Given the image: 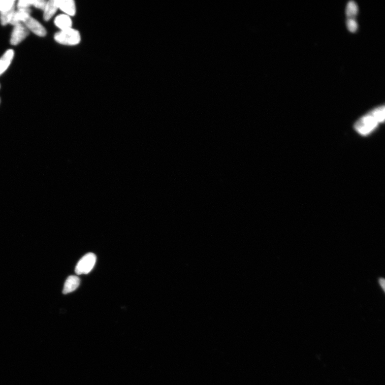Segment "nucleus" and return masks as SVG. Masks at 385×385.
<instances>
[{
  "label": "nucleus",
  "instance_id": "f257e3e1",
  "mask_svg": "<svg viewBox=\"0 0 385 385\" xmlns=\"http://www.w3.org/2000/svg\"><path fill=\"white\" fill-rule=\"evenodd\" d=\"M382 122L372 110L355 123L354 128L360 135L366 136L374 132Z\"/></svg>",
  "mask_w": 385,
  "mask_h": 385
},
{
  "label": "nucleus",
  "instance_id": "f03ea898",
  "mask_svg": "<svg viewBox=\"0 0 385 385\" xmlns=\"http://www.w3.org/2000/svg\"><path fill=\"white\" fill-rule=\"evenodd\" d=\"M54 39L61 45L76 46L81 41V36L78 30L72 28L60 31L55 34Z\"/></svg>",
  "mask_w": 385,
  "mask_h": 385
},
{
  "label": "nucleus",
  "instance_id": "7ed1b4c3",
  "mask_svg": "<svg viewBox=\"0 0 385 385\" xmlns=\"http://www.w3.org/2000/svg\"><path fill=\"white\" fill-rule=\"evenodd\" d=\"M96 261L95 254L89 253L85 255L77 264L75 272L77 275L88 274L94 268Z\"/></svg>",
  "mask_w": 385,
  "mask_h": 385
},
{
  "label": "nucleus",
  "instance_id": "20e7f679",
  "mask_svg": "<svg viewBox=\"0 0 385 385\" xmlns=\"http://www.w3.org/2000/svg\"><path fill=\"white\" fill-rule=\"evenodd\" d=\"M30 31L24 23H19L14 26L11 35L10 43L12 45H17L29 35Z\"/></svg>",
  "mask_w": 385,
  "mask_h": 385
},
{
  "label": "nucleus",
  "instance_id": "39448f33",
  "mask_svg": "<svg viewBox=\"0 0 385 385\" xmlns=\"http://www.w3.org/2000/svg\"><path fill=\"white\" fill-rule=\"evenodd\" d=\"M29 31H32L35 34L41 37L45 36L47 34L46 30L42 25L33 17L30 16L24 23Z\"/></svg>",
  "mask_w": 385,
  "mask_h": 385
},
{
  "label": "nucleus",
  "instance_id": "423d86ee",
  "mask_svg": "<svg viewBox=\"0 0 385 385\" xmlns=\"http://www.w3.org/2000/svg\"><path fill=\"white\" fill-rule=\"evenodd\" d=\"M58 9L64 12L65 15L73 16L76 13L75 2L73 0H55Z\"/></svg>",
  "mask_w": 385,
  "mask_h": 385
},
{
  "label": "nucleus",
  "instance_id": "0eeeda50",
  "mask_svg": "<svg viewBox=\"0 0 385 385\" xmlns=\"http://www.w3.org/2000/svg\"><path fill=\"white\" fill-rule=\"evenodd\" d=\"M31 10L30 8H20L15 10L10 24L15 26L19 23H24L29 18Z\"/></svg>",
  "mask_w": 385,
  "mask_h": 385
},
{
  "label": "nucleus",
  "instance_id": "6e6552de",
  "mask_svg": "<svg viewBox=\"0 0 385 385\" xmlns=\"http://www.w3.org/2000/svg\"><path fill=\"white\" fill-rule=\"evenodd\" d=\"M14 57V51L9 49L0 58V76L8 69Z\"/></svg>",
  "mask_w": 385,
  "mask_h": 385
},
{
  "label": "nucleus",
  "instance_id": "1a4fd4ad",
  "mask_svg": "<svg viewBox=\"0 0 385 385\" xmlns=\"http://www.w3.org/2000/svg\"><path fill=\"white\" fill-rule=\"evenodd\" d=\"M80 283V279L77 276H71L68 277L64 286L63 293L66 294L72 292L79 287Z\"/></svg>",
  "mask_w": 385,
  "mask_h": 385
},
{
  "label": "nucleus",
  "instance_id": "9d476101",
  "mask_svg": "<svg viewBox=\"0 0 385 385\" xmlns=\"http://www.w3.org/2000/svg\"><path fill=\"white\" fill-rule=\"evenodd\" d=\"M55 26L61 31L72 28V21L70 16L65 14H61L55 18Z\"/></svg>",
  "mask_w": 385,
  "mask_h": 385
},
{
  "label": "nucleus",
  "instance_id": "9b49d317",
  "mask_svg": "<svg viewBox=\"0 0 385 385\" xmlns=\"http://www.w3.org/2000/svg\"><path fill=\"white\" fill-rule=\"evenodd\" d=\"M58 9L55 0H50V1H47L45 8L43 10V11H44L43 18H44V20L46 21L50 20Z\"/></svg>",
  "mask_w": 385,
  "mask_h": 385
},
{
  "label": "nucleus",
  "instance_id": "f8f14e48",
  "mask_svg": "<svg viewBox=\"0 0 385 385\" xmlns=\"http://www.w3.org/2000/svg\"><path fill=\"white\" fill-rule=\"evenodd\" d=\"M358 12V6L355 2L351 1L348 3L346 8V15L349 18H354Z\"/></svg>",
  "mask_w": 385,
  "mask_h": 385
},
{
  "label": "nucleus",
  "instance_id": "ddd939ff",
  "mask_svg": "<svg viewBox=\"0 0 385 385\" xmlns=\"http://www.w3.org/2000/svg\"><path fill=\"white\" fill-rule=\"evenodd\" d=\"M15 10L14 7L8 11L0 12V21H1L2 26H5L6 25L10 24L12 16Z\"/></svg>",
  "mask_w": 385,
  "mask_h": 385
},
{
  "label": "nucleus",
  "instance_id": "4468645a",
  "mask_svg": "<svg viewBox=\"0 0 385 385\" xmlns=\"http://www.w3.org/2000/svg\"><path fill=\"white\" fill-rule=\"evenodd\" d=\"M15 0H0V12L8 11L15 7Z\"/></svg>",
  "mask_w": 385,
  "mask_h": 385
},
{
  "label": "nucleus",
  "instance_id": "2eb2a0df",
  "mask_svg": "<svg viewBox=\"0 0 385 385\" xmlns=\"http://www.w3.org/2000/svg\"><path fill=\"white\" fill-rule=\"evenodd\" d=\"M35 0H20L17 3V8H30L31 6H34Z\"/></svg>",
  "mask_w": 385,
  "mask_h": 385
},
{
  "label": "nucleus",
  "instance_id": "dca6fc26",
  "mask_svg": "<svg viewBox=\"0 0 385 385\" xmlns=\"http://www.w3.org/2000/svg\"><path fill=\"white\" fill-rule=\"evenodd\" d=\"M347 27L351 32H355L358 28V25L355 19L349 18L347 21Z\"/></svg>",
  "mask_w": 385,
  "mask_h": 385
},
{
  "label": "nucleus",
  "instance_id": "f3484780",
  "mask_svg": "<svg viewBox=\"0 0 385 385\" xmlns=\"http://www.w3.org/2000/svg\"><path fill=\"white\" fill-rule=\"evenodd\" d=\"M47 2L45 0H35L34 7L43 10L45 8Z\"/></svg>",
  "mask_w": 385,
  "mask_h": 385
},
{
  "label": "nucleus",
  "instance_id": "a211bd4d",
  "mask_svg": "<svg viewBox=\"0 0 385 385\" xmlns=\"http://www.w3.org/2000/svg\"><path fill=\"white\" fill-rule=\"evenodd\" d=\"M379 283H380L381 287L384 290H385V279L384 278H380L379 280Z\"/></svg>",
  "mask_w": 385,
  "mask_h": 385
},
{
  "label": "nucleus",
  "instance_id": "6ab92c4d",
  "mask_svg": "<svg viewBox=\"0 0 385 385\" xmlns=\"http://www.w3.org/2000/svg\"><path fill=\"white\" fill-rule=\"evenodd\" d=\"M0 102H1V100H0Z\"/></svg>",
  "mask_w": 385,
  "mask_h": 385
},
{
  "label": "nucleus",
  "instance_id": "aec40b11",
  "mask_svg": "<svg viewBox=\"0 0 385 385\" xmlns=\"http://www.w3.org/2000/svg\"><path fill=\"white\" fill-rule=\"evenodd\" d=\"M0 88H1V86H0Z\"/></svg>",
  "mask_w": 385,
  "mask_h": 385
}]
</instances>
